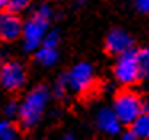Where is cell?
I'll list each match as a JSON object with an SVG mask.
<instances>
[{
	"label": "cell",
	"mask_w": 149,
	"mask_h": 140,
	"mask_svg": "<svg viewBox=\"0 0 149 140\" xmlns=\"http://www.w3.org/2000/svg\"><path fill=\"white\" fill-rule=\"evenodd\" d=\"M48 97V89L45 85H37L21 103V106L18 108V119L24 129H31L36 126V122L40 119L45 110Z\"/></svg>",
	"instance_id": "obj_1"
},
{
	"label": "cell",
	"mask_w": 149,
	"mask_h": 140,
	"mask_svg": "<svg viewBox=\"0 0 149 140\" xmlns=\"http://www.w3.org/2000/svg\"><path fill=\"white\" fill-rule=\"evenodd\" d=\"M114 114L117 121L123 124H132L136 117L141 114V105H139V97L132 90H120L116 95L114 100Z\"/></svg>",
	"instance_id": "obj_2"
},
{
	"label": "cell",
	"mask_w": 149,
	"mask_h": 140,
	"mask_svg": "<svg viewBox=\"0 0 149 140\" xmlns=\"http://www.w3.org/2000/svg\"><path fill=\"white\" fill-rule=\"evenodd\" d=\"M48 18H50V10L48 7H43L34 15L29 20V23L26 26H23L24 39H26V49L32 50L36 47H39L42 37L45 36L47 26H48Z\"/></svg>",
	"instance_id": "obj_3"
},
{
	"label": "cell",
	"mask_w": 149,
	"mask_h": 140,
	"mask_svg": "<svg viewBox=\"0 0 149 140\" xmlns=\"http://www.w3.org/2000/svg\"><path fill=\"white\" fill-rule=\"evenodd\" d=\"M114 74L117 81L125 85L135 84L141 77V69L138 65V52L136 50H128L119 56V61L114 66Z\"/></svg>",
	"instance_id": "obj_4"
},
{
	"label": "cell",
	"mask_w": 149,
	"mask_h": 140,
	"mask_svg": "<svg viewBox=\"0 0 149 140\" xmlns=\"http://www.w3.org/2000/svg\"><path fill=\"white\" fill-rule=\"evenodd\" d=\"M26 82V69L18 61H8L0 68V84L7 90L16 92Z\"/></svg>",
	"instance_id": "obj_5"
},
{
	"label": "cell",
	"mask_w": 149,
	"mask_h": 140,
	"mask_svg": "<svg viewBox=\"0 0 149 140\" xmlns=\"http://www.w3.org/2000/svg\"><path fill=\"white\" fill-rule=\"evenodd\" d=\"M66 81L69 82L71 89H74L75 92L85 94V92L91 90L95 85L93 69L87 63H80L69 72V76H66Z\"/></svg>",
	"instance_id": "obj_6"
},
{
	"label": "cell",
	"mask_w": 149,
	"mask_h": 140,
	"mask_svg": "<svg viewBox=\"0 0 149 140\" xmlns=\"http://www.w3.org/2000/svg\"><path fill=\"white\" fill-rule=\"evenodd\" d=\"M23 34V21L18 15L3 11L0 13V39L3 42L16 40Z\"/></svg>",
	"instance_id": "obj_7"
},
{
	"label": "cell",
	"mask_w": 149,
	"mask_h": 140,
	"mask_svg": "<svg viewBox=\"0 0 149 140\" xmlns=\"http://www.w3.org/2000/svg\"><path fill=\"white\" fill-rule=\"evenodd\" d=\"M133 47V39L127 32L120 29H114L109 32V36L106 37V52L109 55H117L120 56L122 53L132 50Z\"/></svg>",
	"instance_id": "obj_8"
},
{
	"label": "cell",
	"mask_w": 149,
	"mask_h": 140,
	"mask_svg": "<svg viewBox=\"0 0 149 140\" xmlns=\"http://www.w3.org/2000/svg\"><path fill=\"white\" fill-rule=\"evenodd\" d=\"M98 126L101 130H104L106 134H111V135H116L120 130V122L117 121L116 114L109 110H101L98 113Z\"/></svg>",
	"instance_id": "obj_9"
},
{
	"label": "cell",
	"mask_w": 149,
	"mask_h": 140,
	"mask_svg": "<svg viewBox=\"0 0 149 140\" xmlns=\"http://www.w3.org/2000/svg\"><path fill=\"white\" fill-rule=\"evenodd\" d=\"M130 132L136 139H149V114L148 113L139 114L132 122V130Z\"/></svg>",
	"instance_id": "obj_10"
},
{
	"label": "cell",
	"mask_w": 149,
	"mask_h": 140,
	"mask_svg": "<svg viewBox=\"0 0 149 140\" xmlns=\"http://www.w3.org/2000/svg\"><path fill=\"white\" fill-rule=\"evenodd\" d=\"M56 58H58V53H56V50H52V49H40L36 55L37 61L45 65V66L53 65L56 61Z\"/></svg>",
	"instance_id": "obj_11"
},
{
	"label": "cell",
	"mask_w": 149,
	"mask_h": 140,
	"mask_svg": "<svg viewBox=\"0 0 149 140\" xmlns=\"http://www.w3.org/2000/svg\"><path fill=\"white\" fill-rule=\"evenodd\" d=\"M0 140H16V129L10 122H0Z\"/></svg>",
	"instance_id": "obj_12"
},
{
	"label": "cell",
	"mask_w": 149,
	"mask_h": 140,
	"mask_svg": "<svg viewBox=\"0 0 149 140\" xmlns=\"http://www.w3.org/2000/svg\"><path fill=\"white\" fill-rule=\"evenodd\" d=\"M31 4V0H8V5H7V11L16 15L18 11H23L24 8H27Z\"/></svg>",
	"instance_id": "obj_13"
},
{
	"label": "cell",
	"mask_w": 149,
	"mask_h": 140,
	"mask_svg": "<svg viewBox=\"0 0 149 140\" xmlns=\"http://www.w3.org/2000/svg\"><path fill=\"white\" fill-rule=\"evenodd\" d=\"M138 65L141 72L144 74H149V49L139 50L138 52Z\"/></svg>",
	"instance_id": "obj_14"
},
{
	"label": "cell",
	"mask_w": 149,
	"mask_h": 140,
	"mask_svg": "<svg viewBox=\"0 0 149 140\" xmlns=\"http://www.w3.org/2000/svg\"><path fill=\"white\" fill-rule=\"evenodd\" d=\"M58 40H59V37H58V34H56V32H50V34H47V36H43V49L55 50Z\"/></svg>",
	"instance_id": "obj_15"
},
{
	"label": "cell",
	"mask_w": 149,
	"mask_h": 140,
	"mask_svg": "<svg viewBox=\"0 0 149 140\" xmlns=\"http://www.w3.org/2000/svg\"><path fill=\"white\" fill-rule=\"evenodd\" d=\"M136 8L143 13H149V0H135Z\"/></svg>",
	"instance_id": "obj_16"
},
{
	"label": "cell",
	"mask_w": 149,
	"mask_h": 140,
	"mask_svg": "<svg viewBox=\"0 0 149 140\" xmlns=\"http://www.w3.org/2000/svg\"><path fill=\"white\" fill-rule=\"evenodd\" d=\"M139 105H141V113L149 114V97H139Z\"/></svg>",
	"instance_id": "obj_17"
},
{
	"label": "cell",
	"mask_w": 149,
	"mask_h": 140,
	"mask_svg": "<svg viewBox=\"0 0 149 140\" xmlns=\"http://www.w3.org/2000/svg\"><path fill=\"white\" fill-rule=\"evenodd\" d=\"M5 111H7L8 116H15V113L18 111V105H16V101H11V103H8V105H7V108H5Z\"/></svg>",
	"instance_id": "obj_18"
},
{
	"label": "cell",
	"mask_w": 149,
	"mask_h": 140,
	"mask_svg": "<svg viewBox=\"0 0 149 140\" xmlns=\"http://www.w3.org/2000/svg\"><path fill=\"white\" fill-rule=\"evenodd\" d=\"M120 140H138V139H136V137L133 135L132 132H125V134L122 135V139H120Z\"/></svg>",
	"instance_id": "obj_19"
},
{
	"label": "cell",
	"mask_w": 149,
	"mask_h": 140,
	"mask_svg": "<svg viewBox=\"0 0 149 140\" xmlns=\"http://www.w3.org/2000/svg\"><path fill=\"white\" fill-rule=\"evenodd\" d=\"M7 5H8V0H0V10L7 8Z\"/></svg>",
	"instance_id": "obj_20"
},
{
	"label": "cell",
	"mask_w": 149,
	"mask_h": 140,
	"mask_svg": "<svg viewBox=\"0 0 149 140\" xmlns=\"http://www.w3.org/2000/svg\"><path fill=\"white\" fill-rule=\"evenodd\" d=\"M63 140H75V139H74V137H72V135H66V137H64V139H63Z\"/></svg>",
	"instance_id": "obj_21"
}]
</instances>
